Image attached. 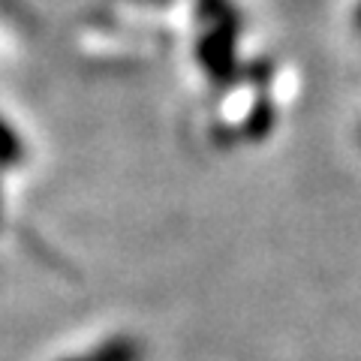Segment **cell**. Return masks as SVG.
Returning a JSON list of instances; mask_svg holds the SVG:
<instances>
[{"instance_id":"cell-1","label":"cell","mask_w":361,"mask_h":361,"mask_svg":"<svg viewBox=\"0 0 361 361\" xmlns=\"http://www.w3.org/2000/svg\"><path fill=\"white\" fill-rule=\"evenodd\" d=\"M355 30L361 33V4H358V9H355Z\"/></svg>"}]
</instances>
